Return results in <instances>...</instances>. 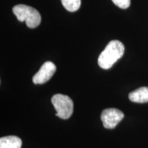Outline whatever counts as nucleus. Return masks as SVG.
Listing matches in <instances>:
<instances>
[{
  "label": "nucleus",
  "instance_id": "nucleus-1",
  "mask_svg": "<svg viewBox=\"0 0 148 148\" xmlns=\"http://www.w3.org/2000/svg\"><path fill=\"white\" fill-rule=\"evenodd\" d=\"M124 45L117 40L109 42L98 58V64L103 69H108L112 66L124 53Z\"/></svg>",
  "mask_w": 148,
  "mask_h": 148
},
{
  "label": "nucleus",
  "instance_id": "nucleus-2",
  "mask_svg": "<svg viewBox=\"0 0 148 148\" xmlns=\"http://www.w3.org/2000/svg\"><path fill=\"white\" fill-rule=\"evenodd\" d=\"M12 12L19 21H25L29 28H35L40 25L41 16L38 11L32 7L24 4H18L12 8Z\"/></svg>",
  "mask_w": 148,
  "mask_h": 148
},
{
  "label": "nucleus",
  "instance_id": "nucleus-3",
  "mask_svg": "<svg viewBox=\"0 0 148 148\" xmlns=\"http://www.w3.org/2000/svg\"><path fill=\"white\" fill-rule=\"evenodd\" d=\"M51 101L56 111V115L62 119H67L71 116L73 111V103L69 96L56 94L51 97Z\"/></svg>",
  "mask_w": 148,
  "mask_h": 148
},
{
  "label": "nucleus",
  "instance_id": "nucleus-4",
  "mask_svg": "<svg viewBox=\"0 0 148 148\" xmlns=\"http://www.w3.org/2000/svg\"><path fill=\"white\" fill-rule=\"evenodd\" d=\"M124 117V114L121 110L116 108H107L102 111L101 119L105 128L112 129Z\"/></svg>",
  "mask_w": 148,
  "mask_h": 148
},
{
  "label": "nucleus",
  "instance_id": "nucleus-5",
  "mask_svg": "<svg viewBox=\"0 0 148 148\" xmlns=\"http://www.w3.org/2000/svg\"><path fill=\"white\" fill-rule=\"evenodd\" d=\"M56 70V66L51 61L45 62L40 66L38 71L32 77V81L36 84L47 82L53 76Z\"/></svg>",
  "mask_w": 148,
  "mask_h": 148
},
{
  "label": "nucleus",
  "instance_id": "nucleus-6",
  "mask_svg": "<svg viewBox=\"0 0 148 148\" xmlns=\"http://www.w3.org/2000/svg\"><path fill=\"white\" fill-rule=\"evenodd\" d=\"M130 100L136 103H147L148 102V87L138 88V89L131 92L128 95Z\"/></svg>",
  "mask_w": 148,
  "mask_h": 148
},
{
  "label": "nucleus",
  "instance_id": "nucleus-7",
  "mask_svg": "<svg viewBox=\"0 0 148 148\" xmlns=\"http://www.w3.org/2000/svg\"><path fill=\"white\" fill-rule=\"evenodd\" d=\"M21 139L16 136H8L0 138V148H21Z\"/></svg>",
  "mask_w": 148,
  "mask_h": 148
},
{
  "label": "nucleus",
  "instance_id": "nucleus-8",
  "mask_svg": "<svg viewBox=\"0 0 148 148\" xmlns=\"http://www.w3.org/2000/svg\"><path fill=\"white\" fill-rule=\"evenodd\" d=\"M62 5L69 12H75L80 8L81 0H60Z\"/></svg>",
  "mask_w": 148,
  "mask_h": 148
},
{
  "label": "nucleus",
  "instance_id": "nucleus-9",
  "mask_svg": "<svg viewBox=\"0 0 148 148\" xmlns=\"http://www.w3.org/2000/svg\"><path fill=\"white\" fill-rule=\"evenodd\" d=\"M112 1L121 9H126L130 5V0H112Z\"/></svg>",
  "mask_w": 148,
  "mask_h": 148
}]
</instances>
